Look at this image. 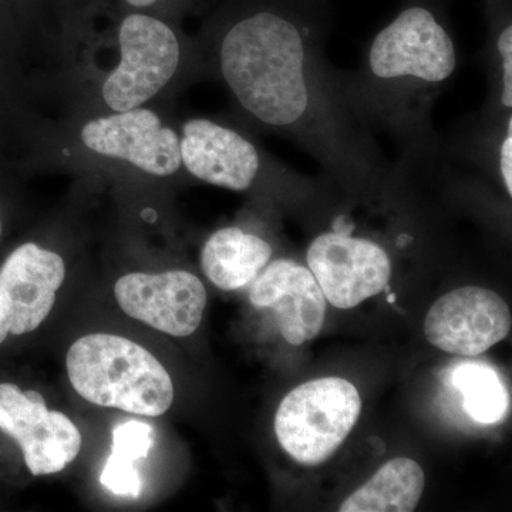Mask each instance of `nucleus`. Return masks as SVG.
Masks as SVG:
<instances>
[{"label":"nucleus","mask_w":512,"mask_h":512,"mask_svg":"<svg viewBox=\"0 0 512 512\" xmlns=\"http://www.w3.org/2000/svg\"><path fill=\"white\" fill-rule=\"evenodd\" d=\"M387 301H389V303H394V301H396V295H394V293L392 292H389V296H387Z\"/></svg>","instance_id":"21"},{"label":"nucleus","mask_w":512,"mask_h":512,"mask_svg":"<svg viewBox=\"0 0 512 512\" xmlns=\"http://www.w3.org/2000/svg\"><path fill=\"white\" fill-rule=\"evenodd\" d=\"M130 5L138 6V8H143V6L153 5L156 0H127Z\"/></svg>","instance_id":"19"},{"label":"nucleus","mask_w":512,"mask_h":512,"mask_svg":"<svg viewBox=\"0 0 512 512\" xmlns=\"http://www.w3.org/2000/svg\"><path fill=\"white\" fill-rule=\"evenodd\" d=\"M0 234H2V224H0Z\"/></svg>","instance_id":"22"},{"label":"nucleus","mask_w":512,"mask_h":512,"mask_svg":"<svg viewBox=\"0 0 512 512\" xmlns=\"http://www.w3.org/2000/svg\"><path fill=\"white\" fill-rule=\"evenodd\" d=\"M360 412L362 399L349 380H311L286 394L279 404L276 439L296 463L319 466L348 439Z\"/></svg>","instance_id":"4"},{"label":"nucleus","mask_w":512,"mask_h":512,"mask_svg":"<svg viewBox=\"0 0 512 512\" xmlns=\"http://www.w3.org/2000/svg\"><path fill=\"white\" fill-rule=\"evenodd\" d=\"M134 463L136 461L111 453L100 476L101 484L113 494L124 495V497H140L141 491H143V481H141Z\"/></svg>","instance_id":"18"},{"label":"nucleus","mask_w":512,"mask_h":512,"mask_svg":"<svg viewBox=\"0 0 512 512\" xmlns=\"http://www.w3.org/2000/svg\"><path fill=\"white\" fill-rule=\"evenodd\" d=\"M458 67L456 42L443 20L410 5L367 47L359 72L345 76L348 96L367 127L387 128L409 156L429 157L430 109Z\"/></svg>","instance_id":"2"},{"label":"nucleus","mask_w":512,"mask_h":512,"mask_svg":"<svg viewBox=\"0 0 512 512\" xmlns=\"http://www.w3.org/2000/svg\"><path fill=\"white\" fill-rule=\"evenodd\" d=\"M272 255V245L259 235L238 227L222 228L202 248V271L218 288L238 291L258 278Z\"/></svg>","instance_id":"14"},{"label":"nucleus","mask_w":512,"mask_h":512,"mask_svg":"<svg viewBox=\"0 0 512 512\" xmlns=\"http://www.w3.org/2000/svg\"><path fill=\"white\" fill-rule=\"evenodd\" d=\"M66 365L73 389L97 406L158 417L173 404L171 376L133 340L107 333L83 336L69 349Z\"/></svg>","instance_id":"3"},{"label":"nucleus","mask_w":512,"mask_h":512,"mask_svg":"<svg viewBox=\"0 0 512 512\" xmlns=\"http://www.w3.org/2000/svg\"><path fill=\"white\" fill-rule=\"evenodd\" d=\"M114 295L130 318L175 338L200 328L208 301L204 284L187 271L121 276Z\"/></svg>","instance_id":"10"},{"label":"nucleus","mask_w":512,"mask_h":512,"mask_svg":"<svg viewBox=\"0 0 512 512\" xmlns=\"http://www.w3.org/2000/svg\"><path fill=\"white\" fill-rule=\"evenodd\" d=\"M0 430L18 441L36 477L60 473L82 448V433L66 414L47 409L42 394L12 383H0Z\"/></svg>","instance_id":"7"},{"label":"nucleus","mask_w":512,"mask_h":512,"mask_svg":"<svg viewBox=\"0 0 512 512\" xmlns=\"http://www.w3.org/2000/svg\"><path fill=\"white\" fill-rule=\"evenodd\" d=\"M249 301L275 312L279 330L292 346L315 339L325 325V295L311 269L293 259L269 262L252 282Z\"/></svg>","instance_id":"12"},{"label":"nucleus","mask_w":512,"mask_h":512,"mask_svg":"<svg viewBox=\"0 0 512 512\" xmlns=\"http://www.w3.org/2000/svg\"><path fill=\"white\" fill-rule=\"evenodd\" d=\"M181 161L198 180L231 191L254 187L265 165L261 151L234 128L192 119L180 138Z\"/></svg>","instance_id":"13"},{"label":"nucleus","mask_w":512,"mask_h":512,"mask_svg":"<svg viewBox=\"0 0 512 512\" xmlns=\"http://www.w3.org/2000/svg\"><path fill=\"white\" fill-rule=\"evenodd\" d=\"M426 476L412 458L387 461L379 471L350 494L340 512H412L423 495Z\"/></svg>","instance_id":"15"},{"label":"nucleus","mask_w":512,"mask_h":512,"mask_svg":"<svg viewBox=\"0 0 512 512\" xmlns=\"http://www.w3.org/2000/svg\"><path fill=\"white\" fill-rule=\"evenodd\" d=\"M121 62L103 86L104 101L116 111L143 106L173 79L180 43L173 30L144 15L124 19L120 29Z\"/></svg>","instance_id":"6"},{"label":"nucleus","mask_w":512,"mask_h":512,"mask_svg":"<svg viewBox=\"0 0 512 512\" xmlns=\"http://www.w3.org/2000/svg\"><path fill=\"white\" fill-rule=\"evenodd\" d=\"M84 146L101 156L120 158L140 170L168 177L180 170V137L147 109L117 111L90 121L82 130Z\"/></svg>","instance_id":"11"},{"label":"nucleus","mask_w":512,"mask_h":512,"mask_svg":"<svg viewBox=\"0 0 512 512\" xmlns=\"http://www.w3.org/2000/svg\"><path fill=\"white\" fill-rule=\"evenodd\" d=\"M353 225L345 234L325 231L316 235L306 251L308 268L326 302L345 311L379 295L393 274L392 256L386 248L375 239L356 235Z\"/></svg>","instance_id":"5"},{"label":"nucleus","mask_w":512,"mask_h":512,"mask_svg":"<svg viewBox=\"0 0 512 512\" xmlns=\"http://www.w3.org/2000/svg\"><path fill=\"white\" fill-rule=\"evenodd\" d=\"M322 32L292 6L258 10L222 37V77L252 119L298 144L333 177H367L384 163L345 76L326 60Z\"/></svg>","instance_id":"1"},{"label":"nucleus","mask_w":512,"mask_h":512,"mask_svg":"<svg viewBox=\"0 0 512 512\" xmlns=\"http://www.w3.org/2000/svg\"><path fill=\"white\" fill-rule=\"evenodd\" d=\"M64 276L62 256L32 242L9 255L0 269V343L42 325L55 306Z\"/></svg>","instance_id":"9"},{"label":"nucleus","mask_w":512,"mask_h":512,"mask_svg":"<svg viewBox=\"0 0 512 512\" xmlns=\"http://www.w3.org/2000/svg\"><path fill=\"white\" fill-rule=\"evenodd\" d=\"M451 384L463 397L464 412L477 423H501L510 412L507 386L488 363H460L451 372Z\"/></svg>","instance_id":"16"},{"label":"nucleus","mask_w":512,"mask_h":512,"mask_svg":"<svg viewBox=\"0 0 512 512\" xmlns=\"http://www.w3.org/2000/svg\"><path fill=\"white\" fill-rule=\"evenodd\" d=\"M141 217H143V220L148 222H154L157 220V214L154 210H144L143 214H141Z\"/></svg>","instance_id":"20"},{"label":"nucleus","mask_w":512,"mask_h":512,"mask_svg":"<svg viewBox=\"0 0 512 512\" xmlns=\"http://www.w3.org/2000/svg\"><path fill=\"white\" fill-rule=\"evenodd\" d=\"M510 306L490 289L467 286L441 296L424 320V335L434 348L474 357L507 338Z\"/></svg>","instance_id":"8"},{"label":"nucleus","mask_w":512,"mask_h":512,"mask_svg":"<svg viewBox=\"0 0 512 512\" xmlns=\"http://www.w3.org/2000/svg\"><path fill=\"white\" fill-rule=\"evenodd\" d=\"M154 446V429L144 421L128 420L113 430L111 453L128 460L146 458Z\"/></svg>","instance_id":"17"}]
</instances>
